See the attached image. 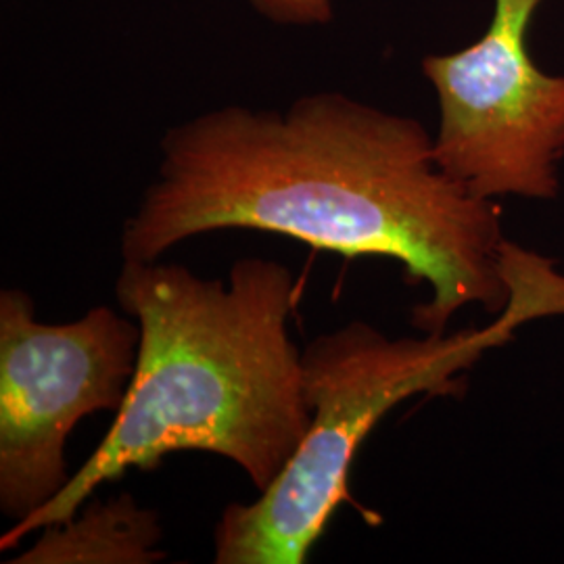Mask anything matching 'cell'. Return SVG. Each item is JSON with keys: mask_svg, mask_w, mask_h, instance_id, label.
Here are the masks:
<instances>
[{"mask_svg": "<svg viewBox=\"0 0 564 564\" xmlns=\"http://www.w3.org/2000/svg\"><path fill=\"white\" fill-rule=\"evenodd\" d=\"M158 178L123 223L126 262H158L197 235L249 228L345 258L398 260L431 289L412 326L445 333L468 305L510 302L496 202L449 178L423 123L343 93L284 111L226 105L163 137Z\"/></svg>", "mask_w": 564, "mask_h": 564, "instance_id": "6da1fadb", "label": "cell"}, {"mask_svg": "<svg viewBox=\"0 0 564 564\" xmlns=\"http://www.w3.org/2000/svg\"><path fill=\"white\" fill-rule=\"evenodd\" d=\"M41 531V540L11 564H151L165 558L158 550L163 535L158 512L137 505L130 494L90 498L72 519Z\"/></svg>", "mask_w": 564, "mask_h": 564, "instance_id": "8992f818", "label": "cell"}, {"mask_svg": "<svg viewBox=\"0 0 564 564\" xmlns=\"http://www.w3.org/2000/svg\"><path fill=\"white\" fill-rule=\"evenodd\" d=\"M510 302L484 328L387 337L364 321L318 335L302 351L310 426L293 458L251 505L224 508L216 564H303L323 538L364 440L416 395H460L466 372L527 323L564 316V274L554 262L506 242Z\"/></svg>", "mask_w": 564, "mask_h": 564, "instance_id": "3957f363", "label": "cell"}, {"mask_svg": "<svg viewBox=\"0 0 564 564\" xmlns=\"http://www.w3.org/2000/svg\"><path fill=\"white\" fill-rule=\"evenodd\" d=\"M295 295L293 272L274 260L242 258L228 281L123 260L116 297L139 323L141 343L116 423L59 496L13 524L0 547L72 519L101 485L130 468L155 470L176 452L232 460L268 489L312 419L302 351L289 333Z\"/></svg>", "mask_w": 564, "mask_h": 564, "instance_id": "7a4b0ae2", "label": "cell"}, {"mask_svg": "<svg viewBox=\"0 0 564 564\" xmlns=\"http://www.w3.org/2000/svg\"><path fill=\"white\" fill-rule=\"evenodd\" d=\"M265 20L282 25H324L333 20L330 0H251Z\"/></svg>", "mask_w": 564, "mask_h": 564, "instance_id": "52a82bcc", "label": "cell"}, {"mask_svg": "<svg viewBox=\"0 0 564 564\" xmlns=\"http://www.w3.org/2000/svg\"><path fill=\"white\" fill-rule=\"evenodd\" d=\"M542 0H496L481 41L423 61L440 102L433 153L470 195L552 202L564 158V76L533 61L527 34Z\"/></svg>", "mask_w": 564, "mask_h": 564, "instance_id": "5b68a950", "label": "cell"}, {"mask_svg": "<svg viewBox=\"0 0 564 564\" xmlns=\"http://www.w3.org/2000/svg\"><path fill=\"white\" fill-rule=\"evenodd\" d=\"M139 343V324L107 305L74 323L44 324L25 291L0 293V510L13 524L69 484L74 426L95 412H120Z\"/></svg>", "mask_w": 564, "mask_h": 564, "instance_id": "277c9868", "label": "cell"}]
</instances>
